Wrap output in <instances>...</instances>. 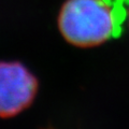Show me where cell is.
Returning <instances> with one entry per match:
<instances>
[{
	"mask_svg": "<svg viewBox=\"0 0 129 129\" xmlns=\"http://www.w3.org/2000/svg\"><path fill=\"white\" fill-rule=\"evenodd\" d=\"M123 0H67L59 13L58 25L69 43L89 47L120 34L125 19Z\"/></svg>",
	"mask_w": 129,
	"mask_h": 129,
	"instance_id": "1",
	"label": "cell"
},
{
	"mask_svg": "<svg viewBox=\"0 0 129 129\" xmlns=\"http://www.w3.org/2000/svg\"><path fill=\"white\" fill-rule=\"evenodd\" d=\"M38 91V81L17 61L0 62V117H12L28 108Z\"/></svg>",
	"mask_w": 129,
	"mask_h": 129,
	"instance_id": "2",
	"label": "cell"
},
{
	"mask_svg": "<svg viewBox=\"0 0 129 129\" xmlns=\"http://www.w3.org/2000/svg\"><path fill=\"white\" fill-rule=\"evenodd\" d=\"M111 1H116V0H111Z\"/></svg>",
	"mask_w": 129,
	"mask_h": 129,
	"instance_id": "3",
	"label": "cell"
}]
</instances>
